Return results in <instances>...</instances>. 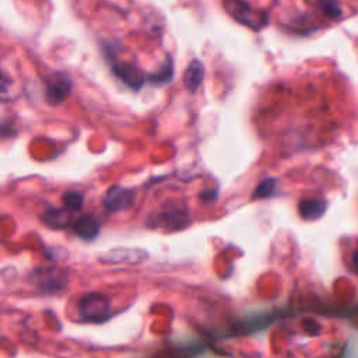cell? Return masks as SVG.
Here are the masks:
<instances>
[{"mask_svg": "<svg viewBox=\"0 0 358 358\" xmlns=\"http://www.w3.org/2000/svg\"><path fill=\"white\" fill-rule=\"evenodd\" d=\"M73 90V81L71 78L64 73H55L53 77H50L46 81V101L50 105H59L67 99V96L71 94Z\"/></svg>", "mask_w": 358, "mask_h": 358, "instance_id": "6", "label": "cell"}, {"mask_svg": "<svg viewBox=\"0 0 358 358\" xmlns=\"http://www.w3.org/2000/svg\"><path fill=\"white\" fill-rule=\"evenodd\" d=\"M172 74H173V66H172L171 57H168L165 64L157 73L148 74V81H151L154 84H164L172 78Z\"/></svg>", "mask_w": 358, "mask_h": 358, "instance_id": "13", "label": "cell"}, {"mask_svg": "<svg viewBox=\"0 0 358 358\" xmlns=\"http://www.w3.org/2000/svg\"><path fill=\"white\" fill-rule=\"evenodd\" d=\"M222 4L235 21L252 31H260L268 24V14L250 7L245 0H224Z\"/></svg>", "mask_w": 358, "mask_h": 358, "instance_id": "1", "label": "cell"}, {"mask_svg": "<svg viewBox=\"0 0 358 358\" xmlns=\"http://www.w3.org/2000/svg\"><path fill=\"white\" fill-rule=\"evenodd\" d=\"M66 284L64 275L59 274L57 270H43L39 275V287L45 291H59Z\"/></svg>", "mask_w": 358, "mask_h": 358, "instance_id": "12", "label": "cell"}, {"mask_svg": "<svg viewBox=\"0 0 358 358\" xmlns=\"http://www.w3.org/2000/svg\"><path fill=\"white\" fill-rule=\"evenodd\" d=\"M133 203H134V192L119 185L110 186L106 190L103 197L105 208L109 213H119V211L127 210L133 206Z\"/></svg>", "mask_w": 358, "mask_h": 358, "instance_id": "7", "label": "cell"}, {"mask_svg": "<svg viewBox=\"0 0 358 358\" xmlns=\"http://www.w3.org/2000/svg\"><path fill=\"white\" fill-rule=\"evenodd\" d=\"M189 224V214L185 208H164L150 215L148 227L165 229H182Z\"/></svg>", "mask_w": 358, "mask_h": 358, "instance_id": "4", "label": "cell"}, {"mask_svg": "<svg viewBox=\"0 0 358 358\" xmlns=\"http://www.w3.org/2000/svg\"><path fill=\"white\" fill-rule=\"evenodd\" d=\"M326 201L319 197L305 199L299 203V214L303 220H317L326 213Z\"/></svg>", "mask_w": 358, "mask_h": 358, "instance_id": "11", "label": "cell"}, {"mask_svg": "<svg viewBox=\"0 0 358 358\" xmlns=\"http://www.w3.org/2000/svg\"><path fill=\"white\" fill-rule=\"evenodd\" d=\"M73 210L67 208V207H62V208H56V207H49L45 213H43V221L46 225L52 227V228H66L67 225L73 224L71 218H73Z\"/></svg>", "mask_w": 358, "mask_h": 358, "instance_id": "9", "label": "cell"}, {"mask_svg": "<svg viewBox=\"0 0 358 358\" xmlns=\"http://www.w3.org/2000/svg\"><path fill=\"white\" fill-rule=\"evenodd\" d=\"M77 312L87 322H101L110 313V301L98 292L85 294L77 302Z\"/></svg>", "mask_w": 358, "mask_h": 358, "instance_id": "2", "label": "cell"}, {"mask_svg": "<svg viewBox=\"0 0 358 358\" xmlns=\"http://www.w3.org/2000/svg\"><path fill=\"white\" fill-rule=\"evenodd\" d=\"M110 59V67L113 74L120 78L131 90H140L145 81H148V74H144L138 67L127 62H117L112 53H105Z\"/></svg>", "mask_w": 358, "mask_h": 358, "instance_id": "3", "label": "cell"}, {"mask_svg": "<svg viewBox=\"0 0 358 358\" xmlns=\"http://www.w3.org/2000/svg\"><path fill=\"white\" fill-rule=\"evenodd\" d=\"M62 200H63L64 207H67V208H70L73 211H78L83 207V204H84V196H83V193H80L77 190L66 192L63 194Z\"/></svg>", "mask_w": 358, "mask_h": 358, "instance_id": "14", "label": "cell"}, {"mask_svg": "<svg viewBox=\"0 0 358 358\" xmlns=\"http://www.w3.org/2000/svg\"><path fill=\"white\" fill-rule=\"evenodd\" d=\"M148 259V252L140 248H115L99 256L105 264H140Z\"/></svg>", "mask_w": 358, "mask_h": 358, "instance_id": "5", "label": "cell"}, {"mask_svg": "<svg viewBox=\"0 0 358 358\" xmlns=\"http://www.w3.org/2000/svg\"><path fill=\"white\" fill-rule=\"evenodd\" d=\"M275 183H277V180H275L274 178H267V179H264V180L260 182V183L257 185V187L255 189L253 197H257V199L268 197V196L274 192Z\"/></svg>", "mask_w": 358, "mask_h": 358, "instance_id": "15", "label": "cell"}, {"mask_svg": "<svg viewBox=\"0 0 358 358\" xmlns=\"http://www.w3.org/2000/svg\"><path fill=\"white\" fill-rule=\"evenodd\" d=\"M319 7L330 18H338L341 15V7L336 0H319Z\"/></svg>", "mask_w": 358, "mask_h": 358, "instance_id": "16", "label": "cell"}, {"mask_svg": "<svg viewBox=\"0 0 358 358\" xmlns=\"http://www.w3.org/2000/svg\"><path fill=\"white\" fill-rule=\"evenodd\" d=\"M204 77V66L200 60L194 59L189 63L183 73V84L187 91L196 92Z\"/></svg>", "mask_w": 358, "mask_h": 358, "instance_id": "10", "label": "cell"}, {"mask_svg": "<svg viewBox=\"0 0 358 358\" xmlns=\"http://www.w3.org/2000/svg\"><path fill=\"white\" fill-rule=\"evenodd\" d=\"M352 260H354V266L358 268V252H355V253H354Z\"/></svg>", "mask_w": 358, "mask_h": 358, "instance_id": "18", "label": "cell"}, {"mask_svg": "<svg viewBox=\"0 0 358 358\" xmlns=\"http://www.w3.org/2000/svg\"><path fill=\"white\" fill-rule=\"evenodd\" d=\"M71 227H73L74 234L85 241H91V239L96 238L99 234V229H101L98 220L91 214H83V215L77 217L73 221Z\"/></svg>", "mask_w": 358, "mask_h": 358, "instance_id": "8", "label": "cell"}, {"mask_svg": "<svg viewBox=\"0 0 358 358\" xmlns=\"http://www.w3.org/2000/svg\"><path fill=\"white\" fill-rule=\"evenodd\" d=\"M200 199L206 203H211L213 200H215V193L213 190H206L200 193Z\"/></svg>", "mask_w": 358, "mask_h": 358, "instance_id": "17", "label": "cell"}]
</instances>
